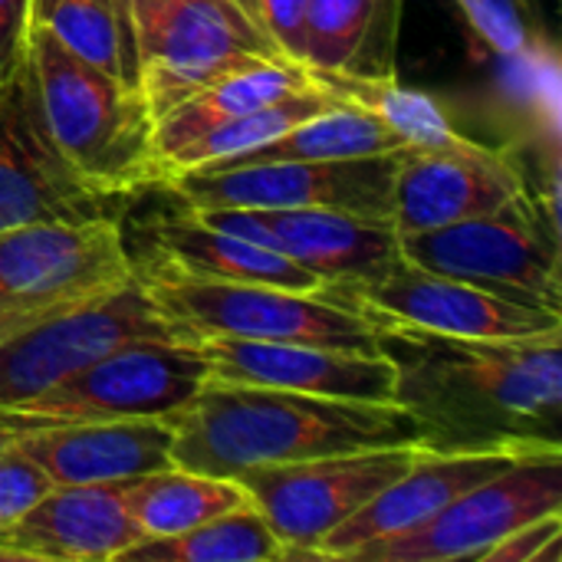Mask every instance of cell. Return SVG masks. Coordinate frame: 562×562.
Instances as JSON below:
<instances>
[{"label":"cell","instance_id":"6da1fadb","mask_svg":"<svg viewBox=\"0 0 562 562\" xmlns=\"http://www.w3.org/2000/svg\"><path fill=\"white\" fill-rule=\"evenodd\" d=\"M395 366V402L425 425L431 451L562 454V329L464 339L375 326Z\"/></svg>","mask_w":562,"mask_h":562},{"label":"cell","instance_id":"7a4b0ae2","mask_svg":"<svg viewBox=\"0 0 562 562\" xmlns=\"http://www.w3.org/2000/svg\"><path fill=\"white\" fill-rule=\"evenodd\" d=\"M165 422L175 428L171 461L214 477H234L257 464L425 445V425L398 402L329 398L211 379Z\"/></svg>","mask_w":562,"mask_h":562},{"label":"cell","instance_id":"3957f363","mask_svg":"<svg viewBox=\"0 0 562 562\" xmlns=\"http://www.w3.org/2000/svg\"><path fill=\"white\" fill-rule=\"evenodd\" d=\"M26 59L49 135L86 184L119 204L161 184L155 119L138 89L86 63L36 23H30Z\"/></svg>","mask_w":562,"mask_h":562},{"label":"cell","instance_id":"277c9868","mask_svg":"<svg viewBox=\"0 0 562 562\" xmlns=\"http://www.w3.org/2000/svg\"><path fill=\"white\" fill-rule=\"evenodd\" d=\"M135 277L184 342L211 336L260 342H313L352 352H379L375 326L319 290L184 277L155 263H135Z\"/></svg>","mask_w":562,"mask_h":562},{"label":"cell","instance_id":"5b68a950","mask_svg":"<svg viewBox=\"0 0 562 562\" xmlns=\"http://www.w3.org/2000/svg\"><path fill=\"white\" fill-rule=\"evenodd\" d=\"M398 254L422 270L562 313L560 211L530 184L494 214L402 234Z\"/></svg>","mask_w":562,"mask_h":562},{"label":"cell","instance_id":"8992f818","mask_svg":"<svg viewBox=\"0 0 562 562\" xmlns=\"http://www.w3.org/2000/svg\"><path fill=\"white\" fill-rule=\"evenodd\" d=\"M135 89L161 119L227 72L286 59L234 0H125Z\"/></svg>","mask_w":562,"mask_h":562},{"label":"cell","instance_id":"52a82bcc","mask_svg":"<svg viewBox=\"0 0 562 562\" xmlns=\"http://www.w3.org/2000/svg\"><path fill=\"white\" fill-rule=\"evenodd\" d=\"M135 277L119 217L0 231V339L95 303Z\"/></svg>","mask_w":562,"mask_h":562},{"label":"cell","instance_id":"ba28073f","mask_svg":"<svg viewBox=\"0 0 562 562\" xmlns=\"http://www.w3.org/2000/svg\"><path fill=\"white\" fill-rule=\"evenodd\" d=\"M207 382V359L198 342L142 339L105 352L46 392L0 408V438L119 422V418H168Z\"/></svg>","mask_w":562,"mask_h":562},{"label":"cell","instance_id":"9c48e42d","mask_svg":"<svg viewBox=\"0 0 562 562\" xmlns=\"http://www.w3.org/2000/svg\"><path fill=\"white\" fill-rule=\"evenodd\" d=\"M422 448L425 445H398L290 464H257L237 471L234 481L273 527L286 560H310L323 537L398 481Z\"/></svg>","mask_w":562,"mask_h":562},{"label":"cell","instance_id":"30bf717a","mask_svg":"<svg viewBox=\"0 0 562 562\" xmlns=\"http://www.w3.org/2000/svg\"><path fill=\"white\" fill-rule=\"evenodd\" d=\"M398 151L333 161H267L221 171H181L165 188L184 207H329L392 227Z\"/></svg>","mask_w":562,"mask_h":562},{"label":"cell","instance_id":"8fae6325","mask_svg":"<svg viewBox=\"0 0 562 562\" xmlns=\"http://www.w3.org/2000/svg\"><path fill=\"white\" fill-rule=\"evenodd\" d=\"M326 293L362 313L372 326H412L464 339H520L562 329V313L398 260L379 277L326 283Z\"/></svg>","mask_w":562,"mask_h":562},{"label":"cell","instance_id":"7c38bea8","mask_svg":"<svg viewBox=\"0 0 562 562\" xmlns=\"http://www.w3.org/2000/svg\"><path fill=\"white\" fill-rule=\"evenodd\" d=\"M142 339L181 336L138 277L95 303L16 329L0 339V408L20 405L105 352Z\"/></svg>","mask_w":562,"mask_h":562},{"label":"cell","instance_id":"4fadbf2b","mask_svg":"<svg viewBox=\"0 0 562 562\" xmlns=\"http://www.w3.org/2000/svg\"><path fill=\"white\" fill-rule=\"evenodd\" d=\"M553 510H562V454L527 458L471 487L425 524L359 547L346 562H477L497 540Z\"/></svg>","mask_w":562,"mask_h":562},{"label":"cell","instance_id":"5bb4252c","mask_svg":"<svg viewBox=\"0 0 562 562\" xmlns=\"http://www.w3.org/2000/svg\"><path fill=\"white\" fill-rule=\"evenodd\" d=\"M119 217V201L86 184L56 148L30 59L0 82V231L43 221Z\"/></svg>","mask_w":562,"mask_h":562},{"label":"cell","instance_id":"9a60e30c","mask_svg":"<svg viewBox=\"0 0 562 562\" xmlns=\"http://www.w3.org/2000/svg\"><path fill=\"white\" fill-rule=\"evenodd\" d=\"M204 224L260 244L326 283L369 280L402 260L389 224L329 207H188Z\"/></svg>","mask_w":562,"mask_h":562},{"label":"cell","instance_id":"2e32d148","mask_svg":"<svg viewBox=\"0 0 562 562\" xmlns=\"http://www.w3.org/2000/svg\"><path fill=\"white\" fill-rule=\"evenodd\" d=\"M527 188L524 168L481 142L445 148H402L392 184L395 234H418L468 217H484Z\"/></svg>","mask_w":562,"mask_h":562},{"label":"cell","instance_id":"e0dca14e","mask_svg":"<svg viewBox=\"0 0 562 562\" xmlns=\"http://www.w3.org/2000/svg\"><path fill=\"white\" fill-rule=\"evenodd\" d=\"M198 346L204 349L211 382L263 385L359 402H395V366L385 352L231 336H211Z\"/></svg>","mask_w":562,"mask_h":562},{"label":"cell","instance_id":"ac0fdd59","mask_svg":"<svg viewBox=\"0 0 562 562\" xmlns=\"http://www.w3.org/2000/svg\"><path fill=\"white\" fill-rule=\"evenodd\" d=\"M530 454L520 451H431L422 448L412 468L392 481L385 491H379L362 510H356L346 524H339L323 543L310 553V560L346 562L349 553L359 547L398 537L438 510H445L451 501L468 494L477 484L494 481L497 474L510 471L514 464L527 461ZM547 458V454H543Z\"/></svg>","mask_w":562,"mask_h":562},{"label":"cell","instance_id":"d6986e66","mask_svg":"<svg viewBox=\"0 0 562 562\" xmlns=\"http://www.w3.org/2000/svg\"><path fill=\"white\" fill-rule=\"evenodd\" d=\"M0 445L26 454L53 481V487L122 484L175 464V428L165 418H119L40 428L0 438Z\"/></svg>","mask_w":562,"mask_h":562},{"label":"cell","instance_id":"ffe728a7","mask_svg":"<svg viewBox=\"0 0 562 562\" xmlns=\"http://www.w3.org/2000/svg\"><path fill=\"white\" fill-rule=\"evenodd\" d=\"M142 540L115 484H63L0 533V562H112Z\"/></svg>","mask_w":562,"mask_h":562},{"label":"cell","instance_id":"44dd1931","mask_svg":"<svg viewBox=\"0 0 562 562\" xmlns=\"http://www.w3.org/2000/svg\"><path fill=\"white\" fill-rule=\"evenodd\" d=\"M148 250L155 267L184 273V277H204V280H234V283H270L286 290H319L323 280L293 260L250 244L244 237H234L227 231H217L194 217L191 211L175 217H158L145 227Z\"/></svg>","mask_w":562,"mask_h":562},{"label":"cell","instance_id":"7402d4cb","mask_svg":"<svg viewBox=\"0 0 562 562\" xmlns=\"http://www.w3.org/2000/svg\"><path fill=\"white\" fill-rule=\"evenodd\" d=\"M405 0H306V63L349 76H395Z\"/></svg>","mask_w":562,"mask_h":562},{"label":"cell","instance_id":"603a6c76","mask_svg":"<svg viewBox=\"0 0 562 562\" xmlns=\"http://www.w3.org/2000/svg\"><path fill=\"white\" fill-rule=\"evenodd\" d=\"M300 89H310L306 69L300 63L290 59H267L237 72H227L224 79L211 82L207 89L194 92L191 99H184L181 105H175L171 112H165L161 119H155V161L165 181V168L168 161L191 145L194 138H201L204 132L254 112L260 105H270L277 99H286Z\"/></svg>","mask_w":562,"mask_h":562},{"label":"cell","instance_id":"cb8c5ba5","mask_svg":"<svg viewBox=\"0 0 562 562\" xmlns=\"http://www.w3.org/2000/svg\"><path fill=\"white\" fill-rule=\"evenodd\" d=\"M115 491L145 540L184 533L250 504L247 491L234 477L184 471L178 464L122 481L115 484Z\"/></svg>","mask_w":562,"mask_h":562},{"label":"cell","instance_id":"d4e9b609","mask_svg":"<svg viewBox=\"0 0 562 562\" xmlns=\"http://www.w3.org/2000/svg\"><path fill=\"white\" fill-rule=\"evenodd\" d=\"M313 89L333 95L336 102L356 105L379 122H385L405 148H445L464 142V135L448 122V112L422 89H412L395 76H349L303 66Z\"/></svg>","mask_w":562,"mask_h":562},{"label":"cell","instance_id":"484cf974","mask_svg":"<svg viewBox=\"0 0 562 562\" xmlns=\"http://www.w3.org/2000/svg\"><path fill=\"white\" fill-rule=\"evenodd\" d=\"M405 148V142L375 115L356 105H333L273 142H263L244 155L217 161L198 171H221V168H244V165H267V161H333V158H366V155H389Z\"/></svg>","mask_w":562,"mask_h":562},{"label":"cell","instance_id":"4316f807","mask_svg":"<svg viewBox=\"0 0 562 562\" xmlns=\"http://www.w3.org/2000/svg\"><path fill=\"white\" fill-rule=\"evenodd\" d=\"M122 562H277L286 550L254 504L227 510L175 537H155L128 547Z\"/></svg>","mask_w":562,"mask_h":562},{"label":"cell","instance_id":"83f0119b","mask_svg":"<svg viewBox=\"0 0 562 562\" xmlns=\"http://www.w3.org/2000/svg\"><path fill=\"white\" fill-rule=\"evenodd\" d=\"M30 23L66 49L135 89V53L125 0H30Z\"/></svg>","mask_w":562,"mask_h":562},{"label":"cell","instance_id":"f1b7e54d","mask_svg":"<svg viewBox=\"0 0 562 562\" xmlns=\"http://www.w3.org/2000/svg\"><path fill=\"white\" fill-rule=\"evenodd\" d=\"M333 105H339L333 95L319 92V89H300L286 99H277L270 105H260L254 112H244L211 132H204L201 138H194L191 145H184L165 168V178L171 175H181V171H198V168H211L217 161H227L234 155H244L263 142H273L280 138L283 132H290L293 125L319 115V112H329ZM165 184V181H161Z\"/></svg>","mask_w":562,"mask_h":562},{"label":"cell","instance_id":"f546056e","mask_svg":"<svg viewBox=\"0 0 562 562\" xmlns=\"http://www.w3.org/2000/svg\"><path fill=\"white\" fill-rule=\"evenodd\" d=\"M471 33L501 59L540 63L553 53L530 0H451Z\"/></svg>","mask_w":562,"mask_h":562},{"label":"cell","instance_id":"4dcf8cb0","mask_svg":"<svg viewBox=\"0 0 562 562\" xmlns=\"http://www.w3.org/2000/svg\"><path fill=\"white\" fill-rule=\"evenodd\" d=\"M53 481L16 448L0 445V533L10 530L40 497H46Z\"/></svg>","mask_w":562,"mask_h":562},{"label":"cell","instance_id":"1f68e13d","mask_svg":"<svg viewBox=\"0 0 562 562\" xmlns=\"http://www.w3.org/2000/svg\"><path fill=\"white\" fill-rule=\"evenodd\" d=\"M560 537L562 510H553L497 540L477 562H562Z\"/></svg>","mask_w":562,"mask_h":562},{"label":"cell","instance_id":"d6a6232c","mask_svg":"<svg viewBox=\"0 0 562 562\" xmlns=\"http://www.w3.org/2000/svg\"><path fill=\"white\" fill-rule=\"evenodd\" d=\"M260 26L290 63H306V0H257Z\"/></svg>","mask_w":562,"mask_h":562},{"label":"cell","instance_id":"836d02e7","mask_svg":"<svg viewBox=\"0 0 562 562\" xmlns=\"http://www.w3.org/2000/svg\"><path fill=\"white\" fill-rule=\"evenodd\" d=\"M30 0H0V82H7L26 59Z\"/></svg>","mask_w":562,"mask_h":562},{"label":"cell","instance_id":"e575fe53","mask_svg":"<svg viewBox=\"0 0 562 562\" xmlns=\"http://www.w3.org/2000/svg\"><path fill=\"white\" fill-rule=\"evenodd\" d=\"M234 3H237V7H240V10H244V13H247V16H250L254 23H257V26H260V13H257V0H234ZM260 30H263V26H260ZM263 33H267V30H263Z\"/></svg>","mask_w":562,"mask_h":562}]
</instances>
